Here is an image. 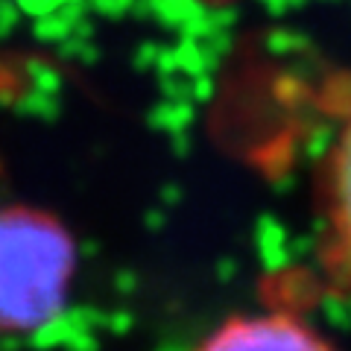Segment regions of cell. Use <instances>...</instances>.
<instances>
[{"label":"cell","mask_w":351,"mask_h":351,"mask_svg":"<svg viewBox=\"0 0 351 351\" xmlns=\"http://www.w3.org/2000/svg\"><path fill=\"white\" fill-rule=\"evenodd\" d=\"M73 243L47 214L0 211V331H32L64 304Z\"/></svg>","instance_id":"obj_1"},{"label":"cell","mask_w":351,"mask_h":351,"mask_svg":"<svg viewBox=\"0 0 351 351\" xmlns=\"http://www.w3.org/2000/svg\"><path fill=\"white\" fill-rule=\"evenodd\" d=\"M319 263L339 290L351 293V114L319 179Z\"/></svg>","instance_id":"obj_2"},{"label":"cell","mask_w":351,"mask_h":351,"mask_svg":"<svg viewBox=\"0 0 351 351\" xmlns=\"http://www.w3.org/2000/svg\"><path fill=\"white\" fill-rule=\"evenodd\" d=\"M196 351H334V346L290 313H258L223 322Z\"/></svg>","instance_id":"obj_3"}]
</instances>
